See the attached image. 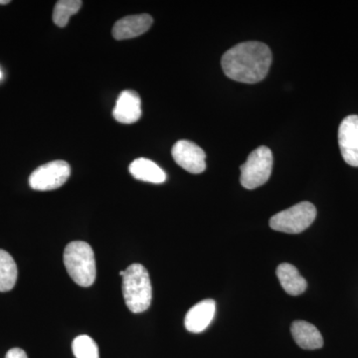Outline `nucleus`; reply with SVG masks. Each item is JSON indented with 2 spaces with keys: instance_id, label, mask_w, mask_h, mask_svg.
Returning a JSON list of instances; mask_svg holds the SVG:
<instances>
[{
  "instance_id": "obj_1",
  "label": "nucleus",
  "mask_w": 358,
  "mask_h": 358,
  "mask_svg": "<svg viewBox=\"0 0 358 358\" xmlns=\"http://www.w3.org/2000/svg\"><path fill=\"white\" fill-rule=\"evenodd\" d=\"M272 52L262 42L237 44L224 54L221 65L226 76L241 83L255 84L267 76Z\"/></svg>"
},
{
  "instance_id": "obj_2",
  "label": "nucleus",
  "mask_w": 358,
  "mask_h": 358,
  "mask_svg": "<svg viewBox=\"0 0 358 358\" xmlns=\"http://www.w3.org/2000/svg\"><path fill=\"white\" fill-rule=\"evenodd\" d=\"M124 303L134 313L145 312L152 299V282L147 268L141 264H133L124 270L122 277Z\"/></svg>"
},
{
  "instance_id": "obj_3",
  "label": "nucleus",
  "mask_w": 358,
  "mask_h": 358,
  "mask_svg": "<svg viewBox=\"0 0 358 358\" xmlns=\"http://www.w3.org/2000/svg\"><path fill=\"white\" fill-rule=\"evenodd\" d=\"M66 270L78 286L88 288L96 281L95 254L88 243L71 242L64 251Z\"/></svg>"
},
{
  "instance_id": "obj_4",
  "label": "nucleus",
  "mask_w": 358,
  "mask_h": 358,
  "mask_svg": "<svg viewBox=\"0 0 358 358\" xmlns=\"http://www.w3.org/2000/svg\"><path fill=\"white\" fill-rule=\"evenodd\" d=\"M317 217V208L310 202H300L279 212L270 219L272 229L288 234H299L308 229Z\"/></svg>"
},
{
  "instance_id": "obj_5",
  "label": "nucleus",
  "mask_w": 358,
  "mask_h": 358,
  "mask_svg": "<svg viewBox=\"0 0 358 358\" xmlns=\"http://www.w3.org/2000/svg\"><path fill=\"white\" fill-rule=\"evenodd\" d=\"M241 185L247 189H255L265 185L272 174L273 154L267 147H259L250 154L241 167Z\"/></svg>"
},
{
  "instance_id": "obj_6",
  "label": "nucleus",
  "mask_w": 358,
  "mask_h": 358,
  "mask_svg": "<svg viewBox=\"0 0 358 358\" xmlns=\"http://www.w3.org/2000/svg\"><path fill=\"white\" fill-rule=\"evenodd\" d=\"M71 174V167L64 160H54L35 169L29 178V185L38 192L57 189L65 185Z\"/></svg>"
},
{
  "instance_id": "obj_7",
  "label": "nucleus",
  "mask_w": 358,
  "mask_h": 358,
  "mask_svg": "<svg viewBox=\"0 0 358 358\" xmlns=\"http://www.w3.org/2000/svg\"><path fill=\"white\" fill-rule=\"evenodd\" d=\"M173 159L188 173H202L206 169V155L204 150L192 141L181 140L173 145Z\"/></svg>"
},
{
  "instance_id": "obj_8",
  "label": "nucleus",
  "mask_w": 358,
  "mask_h": 358,
  "mask_svg": "<svg viewBox=\"0 0 358 358\" xmlns=\"http://www.w3.org/2000/svg\"><path fill=\"white\" fill-rule=\"evenodd\" d=\"M338 145L346 164L358 166V115L346 117L338 129Z\"/></svg>"
},
{
  "instance_id": "obj_9",
  "label": "nucleus",
  "mask_w": 358,
  "mask_h": 358,
  "mask_svg": "<svg viewBox=\"0 0 358 358\" xmlns=\"http://www.w3.org/2000/svg\"><path fill=\"white\" fill-rule=\"evenodd\" d=\"M113 115L121 124H134L141 117V101L136 91L126 90L117 98Z\"/></svg>"
},
{
  "instance_id": "obj_10",
  "label": "nucleus",
  "mask_w": 358,
  "mask_h": 358,
  "mask_svg": "<svg viewBox=\"0 0 358 358\" xmlns=\"http://www.w3.org/2000/svg\"><path fill=\"white\" fill-rule=\"evenodd\" d=\"M216 303L207 299L193 306L186 313L185 326L190 333L199 334L207 329L215 317Z\"/></svg>"
},
{
  "instance_id": "obj_11",
  "label": "nucleus",
  "mask_w": 358,
  "mask_h": 358,
  "mask_svg": "<svg viewBox=\"0 0 358 358\" xmlns=\"http://www.w3.org/2000/svg\"><path fill=\"white\" fill-rule=\"evenodd\" d=\"M154 20L148 14L127 16L115 23L113 36L117 40H126L140 36L150 29Z\"/></svg>"
},
{
  "instance_id": "obj_12",
  "label": "nucleus",
  "mask_w": 358,
  "mask_h": 358,
  "mask_svg": "<svg viewBox=\"0 0 358 358\" xmlns=\"http://www.w3.org/2000/svg\"><path fill=\"white\" fill-rule=\"evenodd\" d=\"M291 331L296 345L303 350H319L324 345L322 334L310 322L296 320L292 324Z\"/></svg>"
},
{
  "instance_id": "obj_13",
  "label": "nucleus",
  "mask_w": 358,
  "mask_h": 358,
  "mask_svg": "<svg viewBox=\"0 0 358 358\" xmlns=\"http://www.w3.org/2000/svg\"><path fill=\"white\" fill-rule=\"evenodd\" d=\"M129 169L134 178L145 182L160 185L166 180V174L164 169L152 160L143 157L134 160Z\"/></svg>"
},
{
  "instance_id": "obj_14",
  "label": "nucleus",
  "mask_w": 358,
  "mask_h": 358,
  "mask_svg": "<svg viewBox=\"0 0 358 358\" xmlns=\"http://www.w3.org/2000/svg\"><path fill=\"white\" fill-rule=\"evenodd\" d=\"M277 277L282 289L291 296H299L307 289V281L303 279L298 268L291 264H281L277 268Z\"/></svg>"
},
{
  "instance_id": "obj_15",
  "label": "nucleus",
  "mask_w": 358,
  "mask_h": 358,
  "mask_svg": "<svg viewBox=\"0 0 358 358\" xmlns=\"http://www.w3.org/2000/svg\"><path fill=\"white\" fill-rule=\"evenodd\" d=\"M17 265L8 252L0 249V292L11 291L17 281Z\"/></svg>"
},
{
  "instance_id": "obj_16",
  "label": "nucleus",
  "mask_w": 358,
  "mask_h": 358,
  "mask_svg": "<svg viewBox=\"0 0 358 358\" xmlns=\"http://www.w3.org/2000/svg\"><path fill=\"white\" fill-rule=\"evenodd\" d=\"M81 6V0H60L54 8L53 22L59 27H65L71 16L79 13Z\"/></svg>"
},
{
  "instance_id": "obj_17",
  "label": "nucleus",
  "mask_w": 358,
  "mask_h": 358,
  "mask_svg": "<svg viewBox=\"0 0 358 358\" xmlns=\"http://www.w3.org/2000/svg\"><path fill=\"white\" fill-rule=\"evenodd\" d=\"M72 350L76 358H100L98 345L86 334L77 336L73 341Z\"/></svg>"
},
{
  "instance_id": "obj_18",
  "label": "nucleus",
  "mask_w": 358,
  "mask_h": 358,
  "mask_svg": "<svg viewBox=\"0 0 358 358\" xmlns=\"http://www.w3.org/2000/svg\"><path fill=\"white\" fill-rule=\"evenodd\" d=\"M6 358H28L24 350L14 348L7 352Z\"/></svg>"
},
{
  "instance_id": "obj_19",
  "label": "nucleus",
  "mask_w": 358,
  "mask_h": 358,
  "mask_svg": "<svg viewBox=\"0 0 358 358\" xmlns=\"http://www.w3.org/2000/svg\"><path fill=\"white\" fill-rule=\"evenodd\" d=\"M8 3H10V1H9V0H0V4H1V6H6V4Z\"/></svg>"
},
{
  "instance_id": "obj_20",
  "label": "nucleus",
  "mask_w": 358,
  "mask_h": 358,
  "mask_svg": "<svg viewBox=\"0 0 358 358\" xmlns=\"http://www.w3.org/2000/svg\"><path fill=\"white\" fill-rule=\"evenodd\" d=\"M124 271H121V272H120V275H122V277H124Z\"/></svg>"
},
{
  "instance_id": "obj_21",
  "label": "nucleus",
  "mask_w": 358,
  "mask_h": 358,
  "mask_svg": "<svg viewBox=\"0 0 358 358\" xmlns=\"http://www.w3.org/2000/svg\"><path fill=\"white\" fill-rule=\"evenodd\" d=\"M2 78V72H1V70H0V79H1Z\"/></svg>"
}]
</instances>
